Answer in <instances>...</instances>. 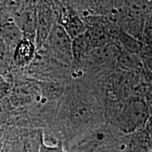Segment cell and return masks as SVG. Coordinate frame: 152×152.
I'll return each mask as SVG.
<instances>
[{
  "mask_svg": "<svg viewBox=\"0 0 152 152\" xmlns=\"http://www.w3.org/2000/svg\"><path fill=\"white\" fill-rule=\"evenodd\" d=\"M23 38L35 43L37 1H6Z\"/></svg>",
  "mask_w": 152,
  "mask_h": 152,
  "instance_id": "7",
  "label": "cell"
},
{
  "mask_svg": "<svg viewBox=\"0 0 152 152\" xmlns=\"http://www.w3.org/2000/svg\"><path fill=\"white\" fill-rule=\"evenodd\" d=\"M151 151L142 130L130 134H124L118 152H151Z\"/></svg>",
  "mask_w": 152,
  "mask_h": 152,
  "instance_id": "11",
  "label": "cell"
},
{
  "mask_svg": "<svg viewBox=\"0 0 152 152\" xmlns=\"http://www.w3.org/2000/svg\"><path fill=\"white\" fill-rule=\"evenodd\" d=\"M39 152H66V151L61 144H55V145H48V144L44 143L43 142Z\"/></svg>",
  "mask_w": 152,
  "mask_h": 152,
  "instance_id": "17",
  "label": "cell"
},
{
  "mask_svg": "<svg viewBox=\"0 0 152 152\" xmlns=\"http://www.w3.org/2000/svg\"><path fill=\"white\" fill-rule=\"evenodd\" d=\"M43 130L11 126L1 131L0 152H39L44 142Z\"/></svg>",
  "mask_w": 152,
  "mask_h": 152,
  "instance_id": "5",
  "label": "cell"
},
{
  "mask_svg": "<svg viewBox=\"0 0 152 152\" xmlns=\"http://www.w3.org/2000/svg\"><path fill=\"white\" fill-rule=\"evenodd\" d=\"M2 79H4V77L2 76V75L0 73V80H2Z\"/></svg>",
  "mask_w": 152,
  "mask_h": 152,
  "instance_id": "22",
  "label": "cell"
},
{
  "mask_svg": "<svg viewBox=\"0 0 152 152\" xmlns=\"http://www.w3.org/2000/svg\"><path fill=\"white\" fill-rule=\"evenodd\" d=\"M144 41L147 42H152V14L150 15L146 20L142 42Z\"/></svg>",
  "mask_w": 152,
  "mask_h": 152,
  "instance_id": "16",
  "label": "cell"
},
{
  "mask_svg": "<svg viewBox=\"0 0 152 152\" xmlns=\"http://www.w3.org/2000/svg\"><path fill=\"white\" fill-rule=\"evenodd\" d=\"M104 108L90 85L73 77L66 85L54 122L43 130L44 143L64 148L85 132L105 123Z\"/></svg>",
  "mask_w": 152,
  "mask_h": 152,
  "instance_id": "1",
  "label": "cell"
},
{
  "mask_svg": "<svg viewBox=\"0 0 152 152\" xmlns=\"http://www.w3.org/2000/svg\"><path fill=\"white\" fill-rule=\"evenodd\" d=\"M106 123L124 134L142 130L150 118L145 98L134 93L130 97L103 106Z\"/></svg>",
  "mask_w": 152,
  "mask_h": 152,
  "instance_id": "2",
  "label": "cell"
},
{
  "mask_svg": "<svg viewBox=\"0 0 152 152\" xmlns=\"http://www.w3.org/2000/svg\"><path fill=\"white\" fill-rule=\"evenodd\" d=\"M2 76L9 84L8 99L15 109H27L40 96L39 82L28 77L22 70H12Z\"/></svg>",
  "mask_w": 152,
  "mask_h": 152,
  "instance_id": "4",
  "label": "cell"
},
{
  "mask_svg": "<svg viewBox=\"0 0 152 152\" xmlns=\"http://www.w3.org/2000/svg\"><path fill=\"white\" fill-rule=\"evenodd\" d=\"M116 69L130 73L142 74L144 63L140 54H133L121 51L118 58Z\"/></svg>",
  "mask_w": 152,
  "mask_h": 152,
  "instance_id": "13",
  "label": "cell"
},
{
  "mask_svg": "<svg viewBox=\"0 0 152 152\" xmlns=\"http://www.w3.org/2000/svg\"><path fill=\"white\" fill-rule=\"evenodd\" d=\"M56 4L58 10V24L72 39L86 32V24L73 9L69 1H56Z\"/></svg>",
  "mask_w": 152,
  "mask_h": 152,
  "instance_id": "9",
  "label": "cell"
},
{
  "mask_svg": "<svg viewBox=\"0 0 152 152\" xmlns=\"http://www.w3.org/2000/svg\"><path fill=\"white\" fill-rule=\"evenodd\" d=\"M58 10L56 1H37V25L35 46L39 49L48 39L51 32L58 23Z\"/></svg>",
  "mask_w": 152,
  "mask_h": 152,
  "instance_id": "8",
  "label": "cell"
},
{
  "mask_svg": "<svg viewBox=\"0 0 152 152\" xmlns=\"http://www.w3.org/2000/svg\"><path fill=\"white\" fill-rule=\"evenodd\" d=\"M36 52L35 43L23 37L13 52L12 70L24 69L29 66L35 58Z\"/></svg>",
  "mask_w": 152,
  "mask_h": 152,
  "instance_id": "10",
  "label": "cell"
},
{
  "mask_svg": "<svg viewBox=\"0 0 152 152\" xmlns=\"http://www.w3.org/2000/svg\"><path fill=\"white\" fill-rule=\"evenodd\" d=\"M55 61L73 71L72 39L59 24H56L43 45Z\"/></svg>",
  "mask_w": 152,
  "mask_h": 152,
  "instance_id": "6",
  "label": "cell"
},
{
  "mask_svg": "<svg viewBox=\"0 0 152 152\" xmlns=\"http://www.w3.org/2000/svg\"><path fill=\"white\" fill-rule=\"evenodd\" d=\"M3 3H4V1H0V9H1V7H2Z\"/></svg>",
  "mask_w": 152,
  "mask_h": 152,
  "instance_id": "21",
  "label": "cell"
},
{
  "mask_svg": "<svg viewBox=\"0 0 152 152\" xmlns=\"http://www.w3.org/2000/svg\"><path fill=\"white\" fill-rule=\"evenodd\" d=\"M143 131L147 140L148 144L152 150V118L150 117L145 127L143 129Z\"/></svg>",
  "mask_w": 152,
  "mask_h": 152,
  "instance_id": "18",
  "label": "cell"
},
{
  "mask_svg": "<svg viewBox=\"0 0 152 152\" xmlns=\"http://www.w3.org/2000/svg\"><path fill=\"white\" fill-rule=\"evenodd\" d=\"M123 135L105 123L75 138L64 149L66 152H118Z\"/></svg>",
  "mask_w": 152,
  "mask_h": 152,
  "instance_id": "3",
  "label": "cell"
},
{
  "mask_svg": "<svg viewBox=\"0 0 152 152\" xmlns=\"http://www.w3.org/2000/svg\"><path fill=\"white\" fill-rule=\"evenodd\" d=\"M93 47L90 37L87 33L77 36L72 39V54L73 59V71L88 56Z\"/></svg>",
  "mask_w": 152,
  "mask_h": 152,
  "instance_id": "12",
  "label": "cell"
},
{
  "mask_svg": "<svg viewBox=\"0 0 152 152\" xmlns=\"http://www.w3.org/2000/svg\"><path fill=\"white\" fill-rule=\"evenodd\" d=\"M13 52L0 37V73L4 75L13 69Z\"/></svg>",
  "mask_w": 152,
  "mask_h": 152,
  "instance_id": "15",
  "label": "cell"
},
{
  "mask_svg": "<svg viewBox=\"0 0 152 152\" xmlns=\"http://www.w3.org/2000/svg\"><path fill=\"white\" fill-rule=\"evenodd\" d=\"M9 84L4 78L0 80V100L8 97L9 92Z\"/></svg>",
  "mask_w": 152,
  "mask_h": 152,
  "instance_id": "19",
  "label": "cell"
},
{
  "mask_svg": "<svg viewBox=\"0 0 152 152\" xmlns=\"http://www.w3.org/2000/svg\"><path fill=\"white\" fill-rule=\"evenodd\" d=\"M115 43L121 50L130 54H140L143 52L144 43L126 33L123 30L120 33L115 39Z\"/></svg>",
  "mask_w": 152,
  "mask_h": 152,
  "instance_id": "14",
  "label": "cell"
},
{
  "mask_svg": "<svg viewBox=\"0 0 152 152\" xmlns=\"http://www.w3.org/2000/svg\"><path fill=\"white\" fill-rule=\"evenodd\" d=\"M1 131H0V150H1Z\"/></svg>",
  "mask_w": 152,
  "mask_h": 152,
  "instance_id": "20",
  "label": "cell"
}]
</instances>
